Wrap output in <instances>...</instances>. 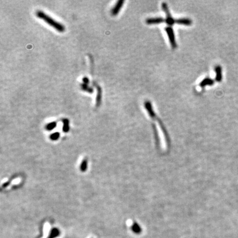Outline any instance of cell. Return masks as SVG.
<instances>
[{
	"label": "cell",
	"mask_w": 238,
	"mask_h": 238,
	"mask_svg": "<svg viewBox=\"0 0 238 238\" xmlns=\"http://www.w3.org/2000/svg\"><path fill=\"white\" fill-rule=\"evenodd\" d=\"M37 16L39 18L43 19L48 24L54 28L55 29L57 30L59 32H63L65 30V26L62 24L60 23L59 22L56 21L54 19L52 18L51 17L49 16L44 12L41 11H38L36 13Z\"/></svg>",
	"instance_id": "6da1fadb"
},
{
	"label": "cell",
	"mask_w": 238,
	"mask_h": 238,
	"mask_svg": "<svg viewBox=\"0 0 238 238\" xmlns=\"http://www.w3.org/2000/svg\"><path fill=\"white\" fill-rule=\"evenodd\" d=\"M161 7H162L163 10L165 12V14H166L165 23H166L169 27H172L175 23H176V19L172 17V15L170 14L168 4L165 2H163L161 4Z\"/></svg>",
	"instance_id": "7a4b0ae2"
},
{
	"label": "cell",
	"mask_w": 238,
	"mask_h": 238,
	"mask_svg": "<svg viewBox=\"0 0 238 238\" xmlns=\"http://www.w3.org/2000/svg\"><path fill=\"white\" fill-rule=\"evenodd\" d=\"M165 32L168 36L169 39L170 45L173 49L177 48V44L175 41V34L174 32V30L172 27H167L165 28Z\"/></svg>",
	"instance_id": "3957f363"
},
{
	"label": "cell",
	"mask_w": 238,
	"mask_h": 238,
	"mask_svg": "<svg viewBox=\"0 0 238 238\" xmlns=\"http://www.w3.org/2000/svg\"><path fill=\"white\" fill-rule=\"evenodd\" d=\"M144 105L147 111V113L149 114V116L152 118V119H153L154 121H158L160 119L159 117H158L157 114H155V111L153 110L152 103H150V101L145 102L144 104Z\"/></svg>",
	"instance_id": "277c9868"
},
{
	"label": "cell",
	"mask_w": 238,
	"mask_h": 238,
	"mask_svg": "<svg viewBox=\"0 0 238 238\" xmlns=\"http://www.w3.org/2000/svg\"><path fill=\"white\" fill-rule=\"evenodd\" d=\"M124 2V0H120L117 1V3L111 10V14L113 15H116L119 13V12L121 10V8L123 6Z\"/></svg>",
	"instance_id": "5b68a950"
},
{
	"label": "cell",
	"mask_w": 238,
	"mask_h": 238,
	"mask_svg": "<svg viewBox=\"0 0 238 238\" xmlns=\"http://www.w3.org/2000/svg\"><path fill=\"white\" fill-rule=\"evenodd\" d=\"M165 19L162 17H155V18H147L146 21L147 24H157L162 23H165Z\"/></svg>",
	"instance_id": "8992f818"
},
{
	"label": "cell",
	"mask_w": 238,
	"mask_h": 238,
	"mask_svg": "<svg viewBox=\"0 0 238 238\" xmlns=\"http://www.w3.org/2000/svg\"><path fill=\"white\" fill-rule=\"evenodd\" d=\"M216 72V81L218 82H220L222 80V69L220 65H217L214 68Z\"/></svg>",
	"instance_id": "52a82bcc"
},
{
	"label": "cell",
	"mask_w": 238,
	"mask_h": 238,
	"mask_svg": "<svg viewBox=\"0 0 238 238\" xmlns=\"http://www.w3.org/2000/svg\"><path fill=\"white\" fill-rule=\"evenodd\" d=\"M95 87L97 88V96H96V106L98 107L101 103L102 97V88H100L99 85H95Z\"/></svg>",
	"instance_id": "ba28073f"
},
{
	"label": "cell",
	"mask_w": 238,
	"mask_h": 238,
	"mask_svg": "<svg viewBox=\"0 0 238 238\" xmlns=\"http://www.w3.org/2000/svg\"><path fill=\"white\" fill-rule=\"evenodd\" d=\"M214 83V81L210 78H205L200 83V86L203 88L207 85H212Z\"/></svg>",
	"instance_id": "9c48e42d"
},
{
	"label": "cell",
	"mask_w": 238,
	"mask_h": 238,
	"mask_svg": "<svg viewBox=\"0 0 238 238\" xmlns=\"http://www.w3.org/2000/svg\"><path fill=\"white\" fill-rule=\"evenodd\" d=\"M192 21L189 18H180L176 19V23L185 26H190L192 24Z\"/></svg>",
	"instance_id": "30bf717a"
},
{
	"label": "cell",
	"mask_w": 238,
	"mask_h": 238,
	"mask_svg": "<svg viewBox=\"0 0 238 238\" xmlns=\"http://www.w3.org/2000/svg\"><path fill=\"white\" fill-rule=\"evenodd\" d=\"M81 88L83 91H84L85 92H88L89 93H92L93 92V88L91 87H89L88 86V84H84V83H82L81 84Z\"/></svg>",
	"instance_id": "8fae6325"
},
{
	"label": "cell",
	"mask_w": 238,
	"mask_h": 238,
	"mask_svg": "<svg viewBox=\"0 0 238 238\" xmlns=\"http://www.w3.org/2000/svg\"><path fill=\"white\" fill-rule=\"evenodd\" d=\"M59 234H60V232H59L58 229H56V228L52 229L48 238H54L55 237L59 236Z\"/></svg>",
	"instance_id": "7c38bea8"
},
{
	"label": "cell",
	"mask_w": 238,
	"mask_h": 238,
	"mask_svg": "<svg viewBox=\"0 0 238 238\" xmlns=\"http://www.w3.org/2000/svg\"><path fill=\"white\" fill-rule=\"evenodd\" d=\"M63 130L65 132H67L69 130V121L67 119H64L63 120Z\"/></svg>",
	"instance_id": "4fadbf2b"
},
{
	"label": "cell",
	"mask_w": 238,
	"mask_h": 238,
	"mask_svg": "<svg viewBox=\"0 0 238 238\" xmlns=\"http://www.w3.org/2000/svg\"><path fill=\"white\" fill-rule=\"evenodd\" d=\"M56 126V123L55 122H52L49 124H48L46 126V128L48 130H52V129L55 128Z\"/></svg>",
	"instance_id": "5bb4252c"
},
{
	"label": "cell",
	"mask_w": 238,
	"mask_h": 238,
	"mask_svg": "<svg viewBox=\"0 0 238 238\" xmlns=\"http://www.w3.org/2000/svg\"><path fill=\"white\" fill-rule=\"evenodd\" d=\"M132 229V231H133L134 232H135V233H139V231H141V228L139 227V224H133Z\"/></svg>",
	"instance_id": "9a60e30c"
},
{
	"label": "cell",
	"mask_w": 238,
	"mask_h": 238,
	"mask_svg": "<svg viewBox=\"0 0 238 238\" xmlns=\"http://www.w3.org/2000/svg\"><path fill=\"white\" fill-rule=\"evenodd\" d=\"M81 169L82 171L85 170V169H87V161H84L82 162V163L81 164Z\"/></svg>",
	"instance_id": "2e32d148"
},
{
	"label": "cell",
	"mask_w": 238,
	"mask_h": 238,
	"mask_svg": "<svg viewBox=\"0 0 238 238\" xmlns=\"http://www.w3.org/2000/svg\"><path fill=\"white\" fill-rule=\"evenodd\" d=\"M59 133L56 132V133H54L52 134V136H51V139H54V140H56V139H57L59 138Z\"/></svg>",
	"instance_id": "e0dca14e"
},
{
	"label": "cell",
	"mask_w": 238,
	"mask_h": 238,
	"mask_svg": "<svg viewBox=\"0 0 238 238\" xmlns=\"http://www.w3.org/2000/svg\"><path fill=\"white\" fill-rule=\"evenodd\" d=\"M83 82L84 84H88L89 81L87 77H84V78H83Z\"/></svg>",
	"instance_id": "ac0fdd59"
}]
</instances>
